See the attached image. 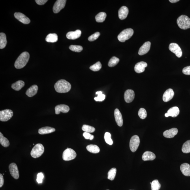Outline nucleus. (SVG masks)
<instances>
[{
    "label": "nucleus",
    "mask_w": 190,
    "mask_h": 190,
    "mask_svg": "<svg viewBox=\"0 0 190 190\" xmlns=\"http://www.w3.org/2000/svg\"><path fill=\"white\" fill-rule=\"evenodd\" d=\"M55 90L59 93H65L70 91L71 85L67 81L61 79L57 82L54 85Z\"/></svg>",
    "instance_id": "nucleus-1"
},
{
    "label": "nucleus",
    "mask_w": 190,
    "mask_h": 190,
    "mask_svg": "<svg viewBox=\"0 0 190 190\" xmlns=\"http://www.w3.org/2000/svg\"><path fill=\"white\" fill-rule=\"evenodd\" d=\"M30 55L27 51L24 52L17 58L15 63V67L17 69H20L25 67L29 61Z\"/></svg>",
    "instance_id": "nucleus-2"
},
{
    "label": "nucleus",
    "mask_w": 190,
    "mask_h": 190,
    "mask_svg": "<svg viewBox=\"0 0 190 190\" xmlns=\"http://www.w3.org/2000/svg\"><path fill=\"white\" fill-rule=\"evenodd\" d=\"M177 23L179 28L183 30L190 28V18L186 15H182L179 16L177 19Z\"/></svg>",
    "instance_id": "nucleus-3"
},
{
    "label": "nucleus",
    "mask_w": 190,
    "mask_h": 190,
    "mask_svg": "<svg viewBox=\"0 0 190 190\" xmlns=\"http://www.w3.org/2000/svg\"><path fill=\"white\" fill-rule=\"evenodd\" d=\"M134 33V30L132 29H125L122 31L118 35V39L121 42H125L126 41L132 37Z\"/></svg>",
    "instance_id": "nucleus-4"
},
{
    "label": "nucleus",
    "mask_w": 190,
    "mask_h": 190,
    "mask_svg": "<svg viewBox=\"0 0 190 190\" xmlns=\"http://www.w3.org/2000/svg\"><path fill=\"white\" fill-rule=\"evenodd\" d=\"M44 146L41 144H36L32 148L30 154L33 158H37L42 156L44 153Z\"/></svg>",
    "instance_id": "nucleus-5"
},
{
    "label": "nucleus",
    "mask_w": 190,
    "mask_h": 190,
    "mask_svg": "<svg viewBox=\"0 0 190 190\" xmlns=\"http://www.w3.org/2000/svg\"><path fill=\"white\" fill-rule=\"evenodd\" d=\"M77 156V153L74 150L70 148H67L63 151V158L65 161H69L74 159Z\"/></svg>",
    "instance_id": "nucleus-6"
},
{
    "label": "nucleus",
    "mask_w": 190,
    "mask_h": 190,
    "mask_svg": "<svg viewBox=\"0 0 190 190\" xmlns=\"http://www.w3.org/2000/svg\"><path fill=\"white\" fill-rule=\"evenodd\" d=\"M140 141L139 136L134 135L131 138L129 142V148L131 151L135 152L139 148Z\"/></svg>",
    "instance_id": "nucleus-7"
},
{
    "label": "nucleus",
    "mask_w": 190,
    "mask_h": 190,
    "mask_svg": "<svg viewBox=\"0 0 190 190\" xmlns=\"http://www.w3.org/2000/svg\"><path fill=\"white\" fill-rule=\"evenodd\" d=\"M13 115V110L6 109L0 111V120L2 122H6L9 120Z\"/></svg>",
    "instance_id": "nucleus-8"
},
{
    "label": "nucleus",
    "mask_w": 190,
    "mask_h": 190,
    "mask_svg": "<svg viewBox=\"0 0 190 190\" xmlns=\"http://www.w3.org/2000/svg\"><path fill=\"white\" fill-rule=\"evenodd\" d=\"M169 49L172 52L175 53L178 58H180L182 56V52L179 45L176 43H171L169 45Z\"/></svg>",
    "instance_id": "nucleus-9"
},
{
    "label": "nucleus",
    "mask_w": 190,
    "mask_h": 190,
    "mask_svg": "<svg viewBox=\"0 0 190 190\" xmlns=\"http://www.w3.org/2000/svg\"><path fill=\"white\" fill-rule=\"evenodd\" d=\"M67 1L66 0H58L55 3L53 7V11L55 13H57L65 8Z\"/></svg>",
    "instance_id": "nucleus-10"
},
{
    "label": "nucleus",
    "mask_w": 190,
    "mask_h": 190,
    "mask_svg": "<svg viewBox=\"0 0 190 190\" xmlns=\"http://www.w3.org/2000/svg\"><path fill=\"white\" fill-rule=\"evenodd\" d=\"M9 170L12 177L15 179H19L20 175L18 167L16 164L14 163L10 164L9 166Z\"/></svg>",
    "instance_id": "nucleus-11"
},
{
    "label": "nucleus",
    "mask_w": 190,
    "mask_h": 190,
    "mask_svg": "<svg viewBox=\"0 0 190 190\" xmlns=\"http://www.w3.org/2000/svg\"><path fill=\"white\" fill-rule=\"evenodd\" d=\"M15 18L24 24L27 25L30 23V20L28 17L23 13H15L14 14Z\"/></svg>",
    "instance_id": "nucleus-12"
},
{
    "label": "nucleus",
    "mask_w": 190,
    "mask_h": 190,
    "mask_svg": "<svg viewBox=\"0 0 190 190\" xmlns=\"http://www.w3.org/2000/svg\"><path fill=\"white\" fill-rule=\"evenodd\" d=\"M135 97V94L134 91L132 89H127L125 91L124 95V98L126 102H132Z\"/></svg>",
    "instance_id": "nucleus-13"
},
{
    "label": "nucleus",
    "mask_w": 190,
    "mask_h": 190,
    "mask_svg": "<svg viewBox=\"0 0 190 190\" xmlns=\"http://www.w3.org/2000/svg\"><path fill=\"white\" fill-rule=\"evenodd\" d=\"M55 113L58 115L62 112L63 113H67L70 110V108L68 106L64 104H61L57 105L55 108Z\"/></svg>",
    "instance_id": "nucleus-14"
},
{
    "label": "nucleus",
    "mask_w": 190,
    "mask_h": 190,
    "mask_svg": "<svg viewBox=\"0 0 190 190\" xmlns=\"http://www.w3.org/2000/svg\"><path fill=\"white\" fill-rule=\"evenodd\" d=\"M114 115H115V122L117 125L119 127H122L123 125V119H122V114L118 109H115L114 112Z\"/></svg>",
    "instance_id": "nucleus-15"
},
{
    "label": "nucleus",
    "mask_w": 190,
    "mask_h": 190,
    "mask_svg": "<svg viewBox=\"0 0 190 190\" xmlns=\"http://www.w3.org/2000/svg\"><path fill=\"white\" fill-rule=\"evenodd\" d=\"M179 113V110L177 107H172L167 110V113L165 114V116L166 117L171 116L172 117H177Z\"/></svg>",
    "instance_id": "nucleus-16"
},
{
    "label": "nucleus",
    "mask_w": 190,
    "mask_h": 190,
    "mask_svg": "<svg viewBox=\"0 0 190 190\" xmlns=\"http://www.w3.org/2000/svg\"><path fill=\"white\" fill-rule=\"evenodd\" d=\"M174 95V91L172 89H167L164 93L163 96V100L164 102H167L173 98Z\"/></svg>",
    "instance_id": "nucleus-17"
},
{
    "label": "nucleus",
    "mask_w": 190,
    "mask_h": 190,
    "mask_svg": "<svg viewBox=\"0 0 190 190\" xmlns=\"http://www.w3.org/2000/svg\"><path fill=\"white\" fill-rule=\"evenodd\" d=\"M151 43L149 41L146 42L141 46L139 50V54L140 55L146 54L149 51Z\"/></svg>",
    "instance_id": "nucleus-18"
},
{
    "label": "nucleus",
    "mask_w": 190,
    "mask_h": 190,
    "mask_svg": "<svg viewBox=\"0 0 190 190\" xmlns=\"http://www.w3.org/2000/svg\"><path fill=\"white\" fill-rule=\"evenodd\" d=\"M147 64L146 62L141 61L137 63L134 67V70L138 73L144 72L145 68L147 66Z\"/></svg>",
    "instance_id": "nucleus-19"
},
{
    "label": "nucleus",
    "mask_w": 190,
    "mask_h": 190,
    "mask_svg": "<svg viewBox=\"0 0 190 190\" xmlns=\"http://www.w3.org/2000/svg\"><path fill=\"white\" fill-rule=\"evenodd\" d=\"M178 132V131L177 128H173L165 131L163 133V135L166 138L171 139L174 137V136L177 135Z\"/></svg>",
    "instance_id": "nucleus-20"
},
{
    "label": "nucleus",
    "mask_w": 190,
    "mask_h": 190,
    "mask_svg": "<svg viewBox=\"0 0 190 190\" xmlns=\"http://www.w3.org/2000/svg\"><path fill=\"white\" fill-rule=\"evenodd\" d=\"M129 9L127 7L122 6L119 10L118 16L121 20H123L127 18L129 13Z\"/></svg>",
    "instance_id": "nucleus-21"
},
{
    "label": "nucleus",
    "mask_w": 190,
    "mask_h": 190,
    "mask_svg": "<svg viewBox=\"0 0 190 190\" xmlns=\"http://www.w3.org/2000/svg\"><path fill=\"white\" fill-rule=\"evenodd\" d=\"M82 34V32L79 30H77L74 32H70L67 33L66 37L70 39H75L80 37Z\"/></svg>",
    "instance_id": "nucleus-22"
},
{
    "label": "nucleus",
    "mask_w": 190,
    "mask_h": 190,
    "mask_svg": "<svg viewBox=\"0 0 190 190\" xmlns=\"http://www.w3.org/2000/svg\"><path fill=\"white\" fill-rule=\"evenodd\" d=\"M156 155L152 152L146 151L143 153L142 158L144 161H148L153 160L156 158Z\"/></svg>",
    "instance_id": "nucleus-23"
},
{
    "label": "nucleus",
    "mask_w": 190,
    "mask_h": 190,
    "mask_svg": "<svg viewBox=\"0 0 190 190\" xmlns=\"http://www.w3.org/2000/svg\"><path fill=\"white\" fill-rule=\"evenodd\" d=\"M180 170L183 175L187 177L190 176V165L189 164L184 163L180 166Z\"/></svg>",
    "instance_id": "nucleus-24"
},
{
    "label": "nucleus",
    "mask_w": 190,
    "mask_h": 190,
    "mask_svg": "<svg viewBox=\"0 0 190 190\" xmlns=\"http://www.w3.org/2000/svg\"><path fill=\"white\" fill-rule=\"evenodd\" d=\"M38 90V87L37 85L34 84L27 89L26 94L29 97H31L37 94Z\"/></svg>",
    "instance_id": "nucleus-25"
},
{
    "label": "nucleus",
    "mask_w": 190,
    "mask_h": 190,
    "mask_svg": "<svg viewBox=\"0 0 190 190\" xmlns=\"http://www.w3.org/2000/svg\"><path fill=\"white\" fill-rule=\"evenodd\" d=\"M55 130L54 128L49 127H44L39 129V133L41 134H49L55 132Z\"/></svg>",
    "instance_id": "nucleus-26"
},
{
    "label": "nucleus",
    "mask_w": 190,
    "mask_h": 190,
    "mask_svg": "<svg viewBox=\"0 0 190 190\" xmlns=\"http://www.w3.org/2000/svg\"><path fill=\"white\" fill-rule=\"evenodd\" d=\"M25 85V83L22 80H19L12 84V89L16 91L20 90Z\"/></svg>",
    "instance_id": "nucleus-27"
},
{
    "label": "nucleus",
    "mask_w": 190,
    "mask_h": 190,
    "mask_svg": "<svg viewBox=\"0 0 190 190\" xmlns=\"http://www.w3.org/2000/svg\"><path fill=\"white\" fill-rule=\"evenodd\" d=\"M7 41L6 34L4 33H0V49H3L6 47Z\"/></svg>",
    "instance_id": "nucleus-28"
},
{
    "label": "nucleus",
    "mask_w": 190,
    "mask_h": 190,
    "mask_svg": "<svg viewBox=\"0 0 190 190\" xmlns=\"http://www.w3.org/2000/svg\"><path fill=\"white\" fill-rule=\"evenodd\" d=\"M46 40L48 42H56L58 41V36L56 34H49L46 36Z\"/></svg>",
    "instance_id": "nucleus-29"
},
{
    "label": "nucleus",
    "mask_w": 190,
    "mask_h": 190,
    "mask_svg": "<svg viewBox=\"0 0 190 190\" xmlns=\"http://www.w3.org/2000/svg\"><path fill=\"white\" fill-rule=\"evenodd\" d=\"M86 149L89 152L93 153H99L100 151L99 147L96 145H89L86 147Z\"/></svg>",
    "instance_id": "nucleus-30"
},
{
    "label": "nucleus",
    "mask_w": 190,
    "mask_h": 190,
    "mask_svg": "<svg viewBox=\"0 0 190 190\" xmlns=\"http://www.w3.org/2000/svg\"><path fill=\"white\" fill-rule=\"evenodd\" d=\"M0 143L4 147H8L9 146L10 143L7 139L4 137L2 133L0 132Z\"/></svg>",
    "instance_id": "nucleus-31"
},
{
    "label": "nucleus",
    "mask_w": 190,
    "mask_h": 190,
    "mask_svg": "<svg viewBox=\"0 0 190 190\" xmlns=\"http://www.w3.org/2000/svg\"><path fill=\"white\" fill-rule=\"evenodd\" d=\"M107 16L106 14L104 12H101L96 15V21L98 23H101L105 21Z\"/></svg>",
    "instance_id": "nucleus-32"
},
{
    "label": "nucleus",
    "mask_w": 190,
    "mask_h": 190,
    "mask_svg": "<svg viewBox=\"0 0 190 190\" xmlns=\"http://www.w3.org/2000/svg\"><path fill=\"white\" fill-rule=\"evenodd\" d=\"M182 151L184 153H190V140L186 141L183 145Z\"/></svg>",
    "instance_id": "nucleus-33"
},
{
    "label": "nucleus",
    "mask_w": 190,
    "mask_h": 190,
    "mask_svg": "<svg viewBox=\"0 0 190 190\" xmlns=\"http://www.w3.org/2000/svg\"><path fill=\"white\" fill-rule=\"evenodd\" d=\"M117 169L115 168H112L109 171L108 173V178L110 180L112 181L115 179L116 175Z\"/></svg>",
    "instance_id": "nucleus-34"
},
{
    "label": "nucleus",
    "mask_w": 190,
    "mask_h": 190,
    "mask_svg": "<svg viewBox=\"0 0 190 190\" xmlns=\"http://www.w3.org/2000/svg\"><path fill=\"white\" fill-rule=\"evenodd\" d=\"M120 59L115 56L112 57L108 62V65L110 67H113L118 64Z\"/></svg>",
    "instance_id": "nucleus-35"
},
{
    "label": "nucleus",
    "mask_w": 190,
    "mask_h": 190,
    "mask_svg": "<svg viewBox=\"0 0 190 190\" xmlns=\"http://www.w3.org/2000/svg\"><path fill=\"white\" fill-rule=\"evenodd\" d=\"M161 187V185L158 179H155L151 182V190H159Z\"/></svg>",
    "instance_id": "nucleus-36"
},
{
    "label": "nucleus",
    "mask_w": 190,
    "mask_h": 190,
    "mask_svg": "<svg viewBox=\"0 0 190 190\" xmlns=\"http://www.w3.org/2000/svg\"><path fill=\"white\" fill-rule=\"evenodd\" d=\"M102 65L101 62L98 61L90 67V69L94 72L98 71L101 68Z\"/></svg>",
    "instance_id": "nucleus-37"
},
{
    "label": "nucleus",
    "mask_w": 190,
    "mask_h": 190,
    "mask_svg": "<svg viewBox=\"0 0 190 190\" xmlns=\"http://www.w3.org/2000/svg\"><path fill=\"white\" fill-rule=\"evenodd\" d=\"M96 94L98 95V96L94 98V100L96 101H104L106 97L105 95L103 94L101 91H97L96 92Z\"/></svg>",
    "instance_id": "nucleus-38"
},
{
    "label": "nucleus",
    "mask_w": 190,
    "mask_h": 190,
    "mask_svg": "<svg viewBox=\"0 0 190 190\" xmlns=\"http://www.w3.org/2000/svg\"><path fill=\"white\" fill-rule=\"evenodd\" d=\"M82 129L84 132L88 133H93L95 131V129L94 127L87 125H83Z\"/></svg>",
    "instance_id": "nucleus-39"
},
{
    "label": "nucleus",
    "mask_w": 190,
    "mask_h": 190,
    "mask_svg": "<svg viewBox=\"0 0 190 190\" xmlns=\"http://www.w3.org/2000/svg\"><path fill=\"white\" fill-rule=\"evenodd\" d=\"M104 139L107 144L110 145H112L113 144V141L111 139V134L109 132H106L105 133Z\"/></svg>",
    "instance_id": "nucleus-40"
},
{
    "label": "nucleus",
    "mask_w": 190,
    "mask_h": 190,
    "mask_svg": "<svg viewBox=\"0 0 190 190\" xmlns=\"http://www.w3.org/2000/svg\"><path fill=\"white\" fill-rule=\"evenodd\" d=\"M69 49L72 51L79 53L82 51L83 48L80 46L71 45L69 46Z\"/></svg>",
    "instance_id": "nucleus-41"
},
{
    "label": "nucleus",
    "mask_w": 190,
    "mask_h": 190,
    "mask_svg": "<svg viewBox=\"0 0 190 190\" xmlns=\"http://www.w3.org/2000/svg\"><path fill=\"white\" fill-rule=\"evenodd\" d=\"M138 115H139L140 118L144 120L147 117V112L146 110L144 108L140 109L139 112H138Z\"/></svg>",
    "instance_id": "nucleus-42"
},
{
    "label": "nucleus",
    "mask_w": 190,
    "mask_h": 190,
    "mask_svg": "<svg viewBox=\"0 0 190 190\" xmlns=\"http://www.w3.org/2000/svg\"><path fill=\"white\" fill-rule=\"evenodd\" d=\"M100 34H101L99 32H97L95 33L94 34H93L88 38V40L89 41H93L96 40L99 37Z\"/></svg>",
    "instance_id": "nucleus-43"
},
{
    "label": "nucleus",
    "mask_w": 190,
    "mask_h": 190,
    "mask_svg": "<svg viewBox=\"0 0 190 190\" xmlns=\"http://www.w3.org/2000/svg\"><path fill=\"white\" fill-rule=\"evenodd\" d=\"M44 178V174L40 172L37 174V181L39 184H41L43 182V179Z\"/></svg>",
    "instance_id": "nucleus-44"
},
{
    "label": "nucleus",
    "mask_w": 190,
    "mask_h": 190,
    "mask_svg": "<svg viewBox=\"0 0 190 190\" xmlns=\"http://www.w3.org/2000/svg\"><path fill=\"white\" fill-rule=\"evenodd\" d=\"M183 73L186 75H190V66L184 67L182 70Z\"/></svg>",
    "instance_id": "nucleus-45"
},
{
    "label": "nucleus",
    "mask_w": 190,
    "mask_h": 190,
    "mask_svg": "<svg viewBox=\"0 0 190 190\" xmlns=\"http://www.w3.org/2000/svg\"><path fill=\"white\" fill-rule=\"evenodd\" d=\"M48 1L47 0H36L35 1L37 4L42 6L45 4Z\"/></svg>",
    "instance_id": "nucleus-46"
},
{
    "label": "nucleus",
    "mask_w": 190,
    "mask_h": 190,
    "mask_svg": "<svg viewBox=\"0 0 190 190\" xmlns=\"http://www.w3.org/2000/svg\"><path fill=\"white\" fill-rule=\"evenodd\" d=\"M4 184V179L2 174H0V187H1Z\"/></svg>",
    "instance_id": "nucleus-47"
},
{
    "label": "nucleus",
    "mask_w": 190,
    "mask_h": 190,
    "mask_svg": "<svg viewBox=\"0 0 190 190\" xmlns=\"http://www.w3.org/2000/svg\"><path fill=\"white\" fill-rule=\"evenodd\" d=\"M83 135L84 137L86 139H89V138L90 137L91 134H90L89 133L84 132L83 133Z\"/></svg>",
    "instance_id": "nucleus-48"
},
{
    "label": "nucleus",
    "mask_w": 190,
    "mask_h": 190,
    "mask_svg": "<svg viewBox=\"0 0 190 190\" xmlns=\"http://www.w3.org/2000/svg\"><path fill=\"white\" fill-rule=\"evenodd\" d=\"M179 1V0H169V1L172 3H175L178 2Z\"/></svg>",
    "instance_id": "nucleus-49"
},
{
    "label": "nucleus",
    "mask_w": 190,
    "mask_h": 190,
    "mask_svg": "<svg viewBox=\"0 0 190 190\" xmlns=\"http://www.w3.org/2000/svg\"><path fill=\"white\" fill-rule=\"evenodd\" d=\"M94 136L93 135H91L90 137L89 138V139L91 140H93V139H94Z\"/></svg>",
    "instance_id": "nucleus-50"
},
{
    "label": "nucleus",
    "mask_w": 190,
    "mask_h": 190,
    "mask_svg": "<svg viewBox=\"0 0 190 190\" xmlns=\"http://www.w3.org/2000/svg\"><path fill=\"white\" fill-rule=\"evenodd\" d=\"M150 184H151V182H150Z\"/></svg>",
    "instance_id": "nucleus-51"
},
{
    "label": "nucleus",
    "mask_w": 190,
    "mask_h": 190,
    "mask_svg": "<svg viewBox=\"0 0 190 190\" xmlns=\"http://www.w3.org/2000/svg\"></svg>",
    "instance_id": "nucleus-52"
},
{
    "label": "nucleus",
    "mask_w": 190,
    "mask_h": 190,
    "mask_svg": "<svg viewBox=\"0 0 190 190\" xmlns=\"http://www.w3.org/2000/svg\"></svg>",
    "instance_id": "nucleus-53"
}]
</instances>
